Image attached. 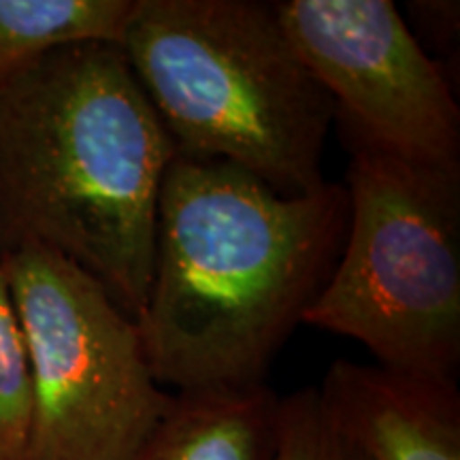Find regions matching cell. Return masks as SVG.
Returning a JSON list of instances; mask_svg holds the SVG:
<instances>
[{
  "mask_svg": "<svg viewBox=\"0 0 460 460\" xmlns=\"http://www.w3.org/2000/svg\"><path fill=\"white\" fill-rule=\"evenodd\" d=\"M345 230L341 183L286 197L226 160L175 154L160 186L152 286L137 318L160 386H264L329 281Z\"/></svg>",
  "mask_w": 460,
  "mask_h": 460,
  "instance_id": "6da1fadb",
  "label": "cell"
},
{
  "mask_svg": "<svg viewBox=\"0 0 460 460\" xmlns=\"http://www.w3.org/2000/svg\"><path fill=\"white\" fill-rule=\"evenodd\" d=\"M175 154L118 43L68 45L0 79V258L48 247L137 320Z\"/></svg>",
  "mask_w": 460,
  "mask_h": 460,
  "instance_id": "7a4b0ae2",
  "label": "cell"
},
{
  "mask_svg": "<svg viewBox=\"0 0 460 460\" xmlns=\"http://www.w3.org/2000/svg\"><path fill=\"white\" fill-rule=\"evenodd\" d=\"M119 48L177 154L226 160L286 197L326 183L335 105L273 3L137 0Z\"/></svg>",
  "mask_w": 460,
  "mask_h": 460,
  "instance_id": "3957f363",
  "label": "cell"
},
{
  "mask_svg": "<svg viewBox=\"0 0 460 460\" xmlns=\"http://www.w3.org/2000/svg\"><path fill=\"white\" fill-rule=\"evenodd\" d=\"M348 230L301 322L365 345L394 371L454 377L460 362V166L348 143Z\"/></svg>",
  "mask_w": 460,
  "mask_h": 460,
  "instance_id": "277c9868",
  "label": "cell"
},
{
  "mask_svg": "<svg viewBox=\"0 0 460 460\" xmlns=\"http://www.w3.org/2000/svg\"><path fill=\"white\" fill-rule=\"evenodd\" d=\"M0 269L31 356L28 460L135 458L172 401L149 369L137 320L48 247H20Z\"/></svg>",
  "mask_w": 460,
  "mask_h": 460,
  "instance_id": "5b68a950",
  "label": "cell"
},
{
  "mask_svg": "<svg viewBox=\"0 0 460 460\" xmlns=\"http://www.w3.org/2000/svg\"><path fill=\"white\" fill-rule=\"evenodd\" d=\"M275 13L335 105L345 143L458 169L452 82L393 0H278Z\"/></svg>",
  "mask_w": 460,
  "mask_h": 460,
  "instance_id": "8992f818",
  "label": "cell"
},
{
  "mask_svg": "<svg viewBox=\"0 0 460 460\" xmlns=\"http://www.w3.org/2000/svg\"><path fill=\"white\" fill-rule=\"evenodd\" d=\"M318 393L329 418L371 460H460L456 377L335 360Z\"/></svg>",
  "mask_w": 460,
  "mask_h": 460,
  "instance_id": "52a82bcc",
  "label": "cell"
},
{
  "mask_svg": "<svg viewBox=\"0 0 460 460\" xmlns=\"http://www.w3.org/2000/svg\"><path fill=\"white\" fill-rule=\"evenodd\" d=\"M278 416L267 384L177 393L132 460H273Z\"/></svg>",
  "mask_w": 460,
  "mask_h": 460,
  "instance_id": "ba28073f",
  "label": "cell"
},
{
  "mask_svg": "<svg viewBox=\"0 0 460 460\" xmlns=\"http://www.w3.org/2000/svg\"><path fill=\"white\" fill-rule=\"evenodd\" d=\"M137 0H0V79L75 43H118Z\"/></svg>",
  "mask_w": 460,
  "mask_h": 460,
  "instance_id": "9c48e42d",
  "label": "cell"
},
{
  "mask_svg": "<svg viewBox=\"0 0 460 460\" xmlns=\"http://www.w3.org/2000/svg\"><path fill=\"white\" fill-rule=\"evenodd\" d=\"M32 413L31 356L0 269V460H28Z\"/></svg>",
  "mask_w": 460,
  "mask_h": 460,
  "instance_id": "30bf717a",
  "label": "cell"
},
{
  "mask_svg": "<svg viewBox=\"0 0 460 460\" xmlns=\"http://www.w3.org/2000/svg\"><path fill=\"white\" fill-rule=\"evenodd\" d=\"M273 460H371L329 418L315 386L279 396Z\"/></svg>",
  "mask_w": 460,
  "mask_h": 460,
  "instance_id": "8fae6325",
  "label": "cell"
},
{
  "mask_svg": "<svg viewBox=\"0 0 460 460\" xmlns=\"http://www.w3.org/2000/svg\"><path fill=\"white\" fill-rule=\"evenodd\" d=\"M416 28L439 49H450L458 39V3H410Z\"/></svg>",
  "mask_w": 460,
  "mask_h": 460,
  "instance_id": "7c38bea8",
  "label": "cell"
}]
</instances>
